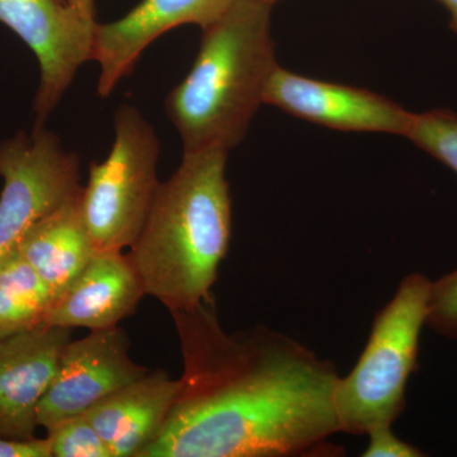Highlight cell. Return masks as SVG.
<instances>
[{"instance_id":"1","label":"cell","mask_w":457,"mask_h":457,"mask_svg":"<svg viewBox=\"0 0 457 457\" xmlns=\"http://www.w3.org/2000/svg\"><path fill=\"white\" fill-rule=\"evenodd\" d=\"M183 375L139 457L336 455L335 365L266 326L227 333L215 300L170 312Z\"/></svg>"},{"instance_id":"2","label":"cell","mask_w":457,"mask_h":457,"mask_svg":"<svg viewBox=\"0 0 457 457\" xmlns=\"http://www.w3.org/2000/svg\"><path fill=\"white\" fill-rule=\"evenodd\" d=\"M227 150L183 152L179 170L161 183L129 257L145 294L168 312L212 302V287L231 237Z\"/></svg>"},{"instance_id":"3","label":"cell","mask_w":457,"mask_h":457,"mask_svg":"<svg viewBox=\"0 0 457 457\" xmlns=\"http://www.w3.org/2000/svg\"><path fill=\"white\" fill-rule=\"evenodd\" d=\"M270 9L261 0H234L203 29L194 66L165 102L183 152H228L245 139L278 66Z\"/></svg>"},{"instance_id":"4","label":"cell","mask_w":457,"mask_h":457,"mask_svg":"<svg viewBox=\"0 0 457 457\" xmlns=\"http://www.w3.org/2000/svg\"><path fill=\"white\" fill-rule=\"evenodd\" d=\"M429 286L426 276L409 275L376 315L356 366L337 380L335 409L339 432L368 435L375 427L392 426L404 411L405 389L417 369Z\"/></svg>"},{"instance_id":"5","label":"cell","mask_w":457,"mask_h":457,"mask_svg":"<svg viewBox=\"0 0 457 457\" xmlns=\"http://www.w3.org/2000/svg\"><path fill=\"white\" fill-rule=\"evenodd\" d=\"M114 143L106 161L92 163L82 188V212L97 252L131 248L145 227L161 182V144L140 111L122 104L114 113Z\"/></svg>"},{"instance_id":"6","label":"cell","mask_w":457,"mask_h":457,"mask_svg":"<svg viewBox=\"0 0 457 457\" xmlns=\"http://www.w3.org/2000/svg\"><path fill=\"white\" fill-rule=\"evenodd\" d=\"M0 255L82 191L80 162L44 126L0 143Z\"/></svg>"},{"instance_id":"7","label":"cell","mask_w":457,"mask_h":457,"mask_svg":"<svg viewBox=\"0 0 457 457\" xmlns=\"http://www.w3.org/2000/svg\"><path fill=\"white\" fill-rule=\"evenodd\" d=\"M0 23L37 57L40 84L33 111L36 128L44 126L80 66L92 60L98 23L59 0H0Z\"/></svg>"},{"instance_id":"8","label":"cell","mask_w":457,"mask_h":457,"mask_svg":"<svg viewBox=\"0 0 457 457\" xmlns=\"http://www.w3.org/2000/svg\"><path fill=\"white\" fill-rule=\"evenodd\" d=\"M130 339L120 327L90 330L66 343L56 375L38 407V427L46 433L86 413L108 395L150 371L129 354Z\"/></svg>"},{"instance_id":"9","label":"cell","mask_w":457,"mask_h":457,"mask_svg":"<svg viewBox=\"0 0 457 457\" xmlns=\"http://www.w3.org/2000/svg\"><path fill=\"white\" fill-rule=\"evenodd\" d=\"M264 104L324 128L405 137L413 113L368 89L312 79L278 66Z\"/></svg>"},{"instance_id":"10","label":"cell","mask_w":457,"mask_h":457,"mask_svg":"<svg viewBox=\"0 0 457 457\" xmlns=\"http://www.w3.org/2000/svg\"><path fill=\"white\" fill-rule=\"evenodd\" d=\"M73 329L42 324L0 338V436L33 440L37 413Z\"/></svg>"},{"instance_id":"11","label":"cell","mask_w":457,"mask_h":457,"mask_svg":"<svg viewBox=\"0 0 457 457\" xmlns=\"http://www.w3.org/2000/svg\"><path fill=\"white\" fill-rule=\"evenodd\" d=\"M234 0H141L126 16L97 25L93 62L99 65L97 95L106 98L131 73L143 51L156 38L183 25L207 29Z\"/></svg>"},{"instance_id":"12","label":"cell","mask_w":457,"mask_h":457,"mask_svg":"<svg viewBox=\"0 0 457 457\" xmlns=\"http://www.w3.org/2000/svg\"><path fill=\"white\" fill-rule=\"evenodd\" d=\"M145 294L139 272L122 251L97 252L51 309L46 324L89 330L119 327Z\"/></svg>"},{"instance_id":"13","label":"cell","mask_w":457,"mask_h":457,"mask_svg":"<svg viewBox=\"0 0 457 457\" xmlns=\"http://www.w3.org/2000/svg\"><path fill=\"white\" fill-rule=\"evenodd\" d=\"M179 389V380L155 370L101 400L84 416L112 457H139L163 428Z\"/></svg>"},{"instance_id":"14","label":"cell","mask_w":457,"mask_h":457,"mask_svg":"<svg viewBox=\"0 0 457 457\" xmlns=\"http://www.w3.org/2000/svg\"><path fill=\"white\" fill-rule=\"evenodd\" d=\"M80 196L82 191L42 219L17 245L49 286L55 303L97 253L84 220Z\"/></svg>"},{"instance_id":"15","label":"cell","mask_w":457,"mask_h":457,"mask_svg":"<svg viewBox=\"0 0 457 457\" xmlns=\"http://www.w3.org/2000/svg\"><path fill=\"white\" fill-rule=\"evenodd\" d=\"M55 297L17 248L0 255V338L46 324Z\"/></svg>"},{"instance_id":"16","label":"cell","mask_w":457,"mask_h":457,"mask_svg":"<svg viewBox=\"0 0 457 457\" xmlns=\"http://www.w3.org/2000/svg\"><path fill=\"white\" fill-rule=\"evenodd\" d=\"M405 137L457 174V113L435 108L413 113Z\"/></svg>"},{"instance_id":"17","label":"cell","mask_w":457,"mask_h":457,"mask_svg":"<svg viewBox=\"0 0 457 457\" xmlns=\"http://www.w3.org/2000/svg\"><path fill=\"white\" fill-rule=\"evenodd\" d=\"M51 457H112L106 442L84 414L69 418L47 433Z\"/></svg>"},{"instance_id":"18","label":"cell","mask_w":457,"mask_h":457,"mask_svg":"<svg viewBox=\"0 0 457 457\" xmlns=\"http://www.w3.org/2000/svg\"><path fill=\"white\" fill-rule=\"evenodd\" d=\"M426 326L449 338H457V270L429 286Z\"/></svg>"},{"instance_id":"19","label":"cell","mask_w":457,"mask_h":457,"mask_svg":"<svg viewBox=\"0 0 457 457\" xmlns=\"http://www.w3.org/2000/svg\"><path fill=\"white\" fill-rule=\"evenodd\" d=\"M368 449L362 453L365 457H420L423 453L416 447L400 440L392 431V426L375 427L368 433Z\"/></svg>"},{"instance_id":"20","label":"cell","mask_w":457,"mask_h":457,"mask_svg":"<svg viewBox=\"0 0 457 457\" xmlns=\"http://www.w3.org/2000/svg\"><path fill=\"white\" fill-rule=\"evenodd\" d=\"M0 457H51L49 440H12L0 436Z\"/></svg>"},{"instance_id":"21","label":"cell","mask_w":457,"mask_h":457,"mask_svg":"<svg viewBox=\"0 0 457 457\" xmlns=\"http://www.w3.org/2000/svg\"><path fill=\"white\" fill-rule=\"evenodd\" d=\"M82 16L95 20V0H66Z\"/></svg>"},{"instance_id":"22","label":"cell","mask_w":457,"mask_h":457,"mask_svg":"<svg viewBox=\"0 0 457 457\" xmlns=\"http://www.w3.org/2000/svg\"><path fill=\"white\" fill-rule=\"evenodd\" d=\"M440 2L449 11L451 16L450 29L457 35V0H440Z\"/></svg>"},{"instance_id":"23","label":"cell","mask_w":457,"mask_h":457,"mask_svg":"<svg viewBox=\"0 0 457 457\" xmlns=\"http://www.w3.org/2000/svg\"><path fill=\"white\" fill-rule=\"evenodd\" d=\"M261 2H264V3H267V4H270V5H275L276 3L279 2V0H261Z\"/></svg>"},{"instance_id":"24","label":"cell","mask_w":457,"mask_h":457,"mask_svg":"<svg viewBox=\"0 0 457 457\" xmlns=\"http://www.w3.org/2000/svg\"><path fill=\"white\" fill-rule=\"evenodd\" d=\"M59 2L68 3V2H66V0H59Z\"/></svg>"}]
</instances>
